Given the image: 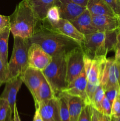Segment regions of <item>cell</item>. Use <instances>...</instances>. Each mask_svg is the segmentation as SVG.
Returning a JSON list of instances; mask_svg holds the SVG:
<instances>
[{
  "instance_id": "1",
  "label": "cell",
  "mask_w": 120,
  "mask_h": 121,
  "mask_svg": "<svg viewBox=\"0 0 120 121\" xmlns=\"http://www.w3.org/2000/svg\"><path fill=\"white\" fill-rule=\"evenodd\" d=\"M52 57L67 54L80 44L74 39L53 30L46 20L40 22L36 33L29 39Z\"/></svg>"
},
{
  "instance_id": "2",
  "label": "cell",
  "mask_w": 120,
  "mask_h": 121,
  "mask_svg": "<svg viewBox=\"0 0 120 121\" xmlns=\"http://www.w3.org/2000/svg\"><path fill=\"white\" fill-rule=\"evenodd\" d=\"M40 22L29 5L22 0L9 16L10 31L13 36L29 39L36 33Z\"/></svg>"
},
{
  "instance_id": "3",
  "label": "cell",
  "mask_w": 120,
  "mask_h": 121,
  "mask_svg": "<svg viewBox=\"0 0 120 121\" xmlns=\"http://www.w3.org/2000/svg\"><path fill=\"white\" fill-rule=\"evenodd\" d=\"M116 30L107 33L97 31L84 35L80 44L84 56L92 60L107 58V53L115 49Z\"/></svg>"
},
{
  "instance_id": "4",
  "label": "cell",
  "mask_w": 120,
  "mask_h": 121,
  "mask_svg": "<svg viewBox=\"0 0 120 121\" xmlns=\"http://www.w3.org/2000/svg\"><path fill=\"white\" fill-rule=\"evenodd\" d=\"M30 44L29 39L14 36L12 52L8 63V80L21 76L29 66L28 53Z\"/></svg>"
},
{
  "instance_id": "5",
  "label": "cell",
  "mask_w": 120,
  "mask_h": 121,
  "mask_svg": "<svg viewBox=\"0 0 120 121\" xmlns=\"http://www.w3.org/2000/svg\"><path fill=\"white\" fill-rule=\"evenodd\" d=\"M66 55L61 54L52 57L51 61L42 71L56 96L62 92L67 86Z\"/></svg>"
},
{
  "instance_id": "6",
  "label": "cell",
  "mask_w": 120,
  "mask_h": 121,
  "mask_svg": "<svg viewBox=\"0 0 120 121\" xmlns=\"http://www.w3.org/2000/svg\"><path fill=\"white\" fill-rule=\"evenodd\" d=\"M67 77L68 86L80 76L84 68V54L81 46L76 47L66 55Z\"/></svg>"
},
{
  "instance_id": "7",
  "label": "cell",
  "mask_w": 120,
  "mask_h": 121,
  "mask_svg": "<svg viewBox=\"0 0 120 121\" xmlns=\"http://www.w3.org/2000/svg\"><path fill=\"white\" fill-rule=\"evenodd\" d=\"M101 84L105 90L114 87L120 90V63L115 58L107 59Z\"/></svg>"
},
{
  "instance_id": "8",
  "label": "cell",
  "mask_w": 120,
  "mask_h": 121,
  "mask_svg": "<svg viewBox=\"0 0 120 121\" xmlns=\"http://www.w3.org/2000/svg\"><path fill=\"white\" fill-rule=\"evenodd\" d=\"M107 59L92 60L84 56V69L88 82L96 85L101 83Z\"/></svg>"
},
{
  "instance_id": "9",
  "label": "cell",
  "mask_w": 120,
  "mask_h": 121,
  "mask_svg": "<svg viewBox=\"0 0 120 121\" xmlns=\"http://www.w3.org/2000/svg\"><path fill=\"white\" fill-rule=\"evenodd\" d=\"M28 66L42 71L51 61L52 57L45 52L40 45L31 43L28 53Z\"/></svg>"
},
{
  "instance_id": "10",
  "label": "cell",
  "mask_w": 120,
  "mask_h": 121,
  "mask_svg": "<svg viewBox=\"0 0 120 121\" xmlns=\"http://www.w3.org/2000/svg\"><path fill=\"white\" fill-rule=\"evenodd\" d=\"M43 121H61L58 97L40 103L35 107Z\"/></svg>"
},
{
  "instance_id": "11",
  "label": "cell",
  "mask_w": 120,
  "mask_h": 121,
  "mask_svg": "<svg viewBox=\"0 0 120 121\" xmlns=\"http://www.w3.org/2000/svg\"><path fill=\"white\" fill-rule=\"evenodd\" d=\"M87 82L88 80H87V74L85 69L84 68L83 70L82 71L80 76H78L71 83H69L62 92H64L68 95L80 97L85 102L86 104L89 105L86 94Z\"/></svg>"
},
{
  "instance_id": "12",
  "label": "cell",
  "mask_w": 120,
  "mask_h": 121,
  "mask_svg": "<svg viewBox=\"0 0 120 121\" xmlns=\"http://www.w3.org/2000/svg\"><path fill=\"white\" fill-rule=\"evenodd\" d=\"M47 22L53 30L74 39L80 44L84 40V35L81 34L69 20L60 18V20L55 22H48V21Z\"/></svg>"
},
{
  "instance_id": "13",
  "label": "cell",
  "mask_w": 120,
  "mask_h": 121,
  "mask_svg": "<svg viewBox=\"0 0 120 121\" xmlns=\"http://www.w3.org/2000/svg\"><path fill=\"white\" fill-rule=\"evenodd\" d=\"M22 83L23 82L20 76L9 79L5 82L4 89L0 95L1 98L8 101L9 105V112L12 115L14 113V108L16 105V96Z\"/></svg>"
},
{
  "instance_id": "14",
  "label": "cell",
  "mask_w": 120,
  "mask_h": 121,
  "mask_svg": "<svg viewBox=\"0 0 120 121\" xmlns=\"http://www.w3.org/2000/svg\"><path fill=\"white\" fill-rule=\"evenodd\" d=\"M54 5L58 8L61 18L69 21L76 18L87 8L71 0H56Z\"/></svg>"
},
{
  "instance_id": "15",
  "label": "cell",
  "mask_w": 120,
  "mask_h": 121,
  "mask_svg": "<svg viewBox=\"0 0 120 121\" xmlns=\"http://www.w3.org/2000/svg\"><path fill=\"white\" fill-rule=\"evenodd\" d=\"M20 78L34 98L44 78V76L42 71L28 66Z\"/></svg>"
},
{
  "instance_id": "16",
  "label": "cell",
  "mask_w": 120,
  "mask_h": 121,
  "mask_svg": "<svg viewBox=\"0 0 120 121\" xmlns=\"http://www.w3.org/2000/svg\"><path fill=\"white\" fill-rule=\"evenodd\" d=\"M92 19L94 26L99 32L107 33L120 28L117 16L92 15Z\"/></svg>"
},
{
  "instance_id": "17",
  "label": "cell",
  "mask_w": 120,
  "mask_h": 121,
  "mask_svg": "<svg viewBox=\"0 0 120 121\" xmlns=\"http://www.w3.org/2000/svg\"><path fill=\"white\" fill-rule=\"evenodd\" d=\"M71 22L81 34L84 35L98 31L93 24L92 15L87 8Z\"/></svg>"
},
{
  "instance_id": "18",
  "label": "cell",
  "mask_w": 120,
  "mask_h": 121,
  "mask_svg": "<svg viewBox=\"0 0 120 121\" xmlns=\"http://www.w3.org/2000/svg\"><path fill=\"white\" fill-rule=\"evenodd\" d=\"M41 21L45 20L48 9L54 5L56 0H25Z\"/></svg>"
},
{
  "instance_id": "19",
  "label": "cell",
  "mask_w": 120,
  "mask_h": 121,
  "mask_svg": "<svg viewBox=\"0 0 120 121\" xmlns=\"http://www.w3.org/2000/svg\"><path fill=\"white\" fill-rule=\"evenodd\" d=\"M86 7L92 15L117 16L104 0H88Z\"/></svg>"
},
{
  "instance_id": "20",
  "label": "cell",
  "mask_w": 120,
  "mask_h": 121,
  "mask_svg": "<svg viewBox=\"0 0 120 121\" xmlns=\"http://www.w3.org/2000/svg\"><path fill=\"white\" fill-rule=\"evenodd\" d=\"M56 96V95L52 89L50 85L44 77L41 85L35 93V96L33 98L35 102V106L36 107L40 103Z\"/></svg>"
},
{
  "instance_id": "21",
  "label": "cell",
  "mask_w": 120,
  "mask_h": 121,
  "mask_svg": "<svg viewBox=\"0 0 120 121\" xmlns=\"http://www.w3.org/2000/svg\"><path fill=\"white\" fill-rule=\"evenodd\" d=\"M68 103L70 121H78L82 109L87 104L82 98L70 95Z\"/></svg>"
},
{
  "instance_id": "22",
  "label": "cell",
  "mask_w": 120,
  "mask_h": 121,
  "mask_svg": "<svg viewBox=\"0 0 120 121\" xmlns=\"http://www.w3.org/2000/svg\"><path fill=\"white\" fill-rule=\"evenodd\" d=\"M10 33L9 27H7V28L0 32V57L7 69L8 63V40Z\"/></svg>"
},
{
  "instance_id": "23",
  "label": "cell",
  "mask_w": 120,
  "mask_h": 121,
  "mask_svg": "<svg viewBox=\"0 0 120 121\" xmlns=\"http://www.w3.org/2000/svg\"><path fill=\"white\" fill-rule=\"evenodd\" d=\"M60 108V115L61 121H70L69 112V95L64 92L58 95Z\"/></svg>"
},
{
  "instance_id": "24",
  "label": "cell",
  "mask_w": 120,
  "mask_h": 121,
  "mask_svg": "<svg viewBox=\"0 0 120 121\" xmlns=\"http://www.w3.org/2000/svg\"><path fill=\"white\" fill-rule=\"evenodd\" d=\"M105 96V89L102 85L98 86L94 95L93 96L92 100L91 102V105L97 110L98 112H101V104Z\"/></svg>"
},
{
  "instance_id": "25",
  "label": "cell",
  "mask_w": 120,
  "mask_h": 121,
  "mask_svg": "<svg viewBox=\"0 0 120 121\" xmlns=\"http://www.w3.org/2000/svg\"><path fill=\"white\" fill-rule=\"evenodd\" d=\"M60 18H61L60 10L57 6L54 5L48 10L45 19L48 22H55L60 20Z\"/></svg>"
},
{
  "instance_id": "26",
  "label": "cell",
  "mask_w": 120,
  "mask_h": 121,
  "mask_svg": "<svg viewBox=\"0 0 120 121\" xmlns=\"http://www.w3.org/2000/svg\"><path fill=\"white\" fill-rule=\"evenodd\" d=\"M9 111V105L6 99L0 96V121H5Z\"/></svg>"
},
{
  "instance_id": "27",
  "label": "cell",
  "mask_w": 120,
  "mask_h": 121,
  "mask_svg": "<svg viewBox=\"0 0 120 121\" xmlns=\"http://www.w3.org/2000/svg\"><path fill=\"white\" fill-rule=\"evenodd\" d=\"M91 105H86L82 109L78 121H91Z\"/></svg>"
},
{
  "instance_id": "28",
  "label": "cell",
  "mask_w": 120,
  "mask_h": 121,
  "mask_svg": "<svg viewBox=\"0 0 120 121\" xmlns=\"http://www.w3.org/2000/svg\"><path fill=\"white\" fill-rule=\"evenodd\" d=\"M111 111L112 104L105 96L101 104V112H100V113H101L104 115L111 117Z\"/></svg>"
},
{
  "instance_id": "29",
  "label": "cell",
  "mask_w": 120,
  "mask_h": 121,
  "mask_svg": "<svg viewBox=\"0 0 120 121\" xmlns=\"http://www.w3.org/2000/svg\"><path fill=\"white\" fill-rule=\"evenodd\" d=\"M111 117L115 118L120 117V92L118 93L112 104Z\"/></svg>"
},
{
  "instance_id": "30",
  "label": "cell",
  "mask_w": 120,
  "mask_h": 121,
  "mask_svg": "<svg viewBox=\"0 0 120 121\" xmlns=\"http://www.w3.org/2000/svg\"><path fill=\"white\" fill-rule=\"evenodd\" d=\"M120 92V90L117 88H110L105 90V96L109 100L110 103L112 104L114 99L117 96L118 93Z\"/></svg>"
},
{
  "instance_id": "31",
  "label": "cell",
  "mask_w": 120,
  "mask_h": 121,
  "mask_svg": "<svg viewBox=\"0 0 120 121\" xmlns=\"http://www.w3.org/2000/svg\"><path fill=\"white\" fill-rule=\"evenodd\" d=\"M114 12L116 15L120 14V0H104Z\"/></svg>"
},
{
  "instance_id": "32",
  "label": "cell",
  "mask_w": 120,
  "mask_h": 121,
  "mask_svg": "<svg viewBox=\"0 0 120 121\" xmlns=\"http://www.w3.org/2000/svg\"><path fill=\"white\" fill-rule=\"evenodd\" d=\"M8 80V69L0 57V82L5 83Z\"/></svg>"
},
{
  "instance_id": "33",
  "label": "cell",
  "mask_w": 120,
  "mask_h": 121,
  "mask_svg": "<svg viewBox=\"0 0 120 121\" xmlns=\"http://www.w3.org/2000/svg\"><path fill=\"white\" fill-rule=\"evenodd\" d=\"M115 59L116 60L120 59V28L116 30V39L115 49Z\"/></svg>"
},
{
  "instance_id": "34",
  "label": "cell",
  "mask_w": 120,
  "mask_h": 121,
  "mask_svg": "<svg viewBox=\"0 0 120 121\" xmlns=\"http://www.w3.org/2000/svg\"><path fill=\"white\" fill-rule=\"evenodd\" d=\"M9 27V16L0 15V32Z\"/></svg>"
},
{
  "instance_id": "35",
  "label": "cell",
  "mask_w": 120,
  "mask_h": 121,
  "mask_svg": "<svg viewBox=\"0 0 120 121\" xmlns=\"http://www.w3.org/2000/svg\"><path fill=\"white\" fill-rule=\"evenodd\" d=\"M92 106V105H91ZM91 121H100L99 112L92 106Z\"/></svg>"
},
{
  "instance_id": "36",
  "label": "cell",
  "mask_w": 120,
  "mask_h": 121,
  "mask_svg": "<svg viewBox=\"0 0 120 121\" xmlns=\"http://www.w3.org/2000/svg\"><path fill=\"white\" fill-rule=\"evenodd\" d=\"M13 118H14V121H21V119H20V115H19L18 111L16 105H15V108H14V113H13Z\"/></svg>"
},
{
  "instance_id": "37",
  "label": "cell",
  "mask_w": 120,
  "mask_h": 121,
  "mask_svg": "<svg viewBox=\"0 0 120 121\" xmlns=\"http://www.w3.org/2000/svg\"><path fill=\"white\" fill-rule=\"evenodd\" d=\"M71 1L74 2L75 3L77 4L82 6V7H86L88 0H71Z\"/></svg>"
},
{
  "instance_id": "38",
  "label": "cell",
  "mask_w": 120,
  "mask_h": 121,
  "mask_svg": "<svg viewBox=\"0 0 120 121\" xmlns=\"http://www.w3.org/2000/svg\"><path fill=\"white\" fill-rule=\"evenodd\" d=\"M33 121H43L41 115H40V113H39L38 110L37 109H35V114H34Z\"/></svg>"
},
{
  "instance_id": "39",
  "label": "cell",
  "mask_w": 120,
  "mask_h": 121,
  "mask_svg": "<svg viewBox=\"0 0 120 121\" xmlns=\"http://www.w3.org/2000/svg\"><path fill=\"white\" fill-rule=\"evenodd\" d=\"M99 115H100V121H111V117L104 115L100 112H99Z\"/></svg>"
},
{
  "instance_id": "40",
  "label": "cell",
  "mask_w": 120,
  "mask_h": 121,
  "mask_svg": "<svg viewBox=\"0 0 120 121\" xmlns=\"http://www.w3.org/2000/svg\"><path fill=\"white\" fill-rule=\"evenodd\" d=\"M5 121H14L13 115L11 114L9 111V112H8V115H7V118H6Z\"/></svg>"
},
{
  "instance_id": "41",
  "label": "cell",
  "mask_w": 120,
  "mask_h": 121,
  "mask_svg": "<svg viewBox=\"0 0 120 121\" xmlns=\"http://www.w3.org/2000/svg\"><path fill=\"white\" fill-rule=\"evenodd\" d=\"M111 121H120V117L118 118H115L111 116Z\"/></svg>"
},
{
  "instance_id": "42",
  "label": "cell",
  "mask_w": 120,
  "mask_h": 121,
  "mask_svg": "<svg viewBox=\"0 0 120 121\" xmlns=\"http://www.w3.org/2000/svg\"><path fill=\"white\" fill-rule=\"evenodd\" d=\"M118 21H119V23H120V14L118 15Z\"/></svg>"
},
{
  "instance_id": "43",
  "label": "cell",
  "mask_w": 120,
  "mask_h": 121,
  "mask_svg": "<svg viewBox=\"0 0 120 121\" xmlns=\"http://www.w3.org/2000/svg\"><path fill=\"white\" fill-rule=\"evenodd\" d=\"M2 84H3V83H1V82H0V87H1V86H2Z\"/></svg>"
},
{
  "instance_id": "44",
  "label": "cell",
  "mask_w": 120,
  "mask_h": 121,
  "mask_svg": "<svg viewBox=\"0 0 120 121\" xmlns=\"http://www.w3.org/2000/svg\"><path fill=\"white\" fill-rule=\"evenodd\" d=\"M118 61H119V62H120V59H118Z\"/></svg>"
}]
</instances>
